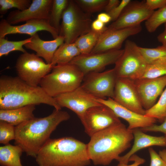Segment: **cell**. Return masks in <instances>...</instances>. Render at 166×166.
I'll use <instances>...</instances> for the list:
<instances>
[{
  "instance_id": "1",
  "label": "cell",
  "mask_w": 166,
  "mask_h": 166,
  "mask_svg": "<svg viewBox=\"0 0 166 166\" xmlns=\"http://www.w3.org/2000/svg\"><path fill=\"white\" fill-rule=\"evenodd\" d=\"M87 144L89 159L95 165H107L131 145L134 139L132 130L121 122L93 135Z\"/></svg>"
},
{
  "instance_id": "2",
  "label": "cell",
  "mask_w": 166,
  "mask_h": 166,
  "mask_svg": "<svg viewBox=\"0 0 166 166\" xmlns=\"http://www.w3.org/2000/svg\"><path fill=\"white\" fill-rule=\"evenodd\" d=\"M70 118L67 112L55 109L47 116L24 122L15 126V145L20 146L27 156L35 158L57 126Z\"/></svg>"
},
{
  "instance_id": "3",
  "label": "cell",
  "mask_w": 166,
  "mask_h": 166,
  "mask_svg": "<svg viewBox=\"0 0 166 166\" xmlns=\"http://www.w3.org/2000/svg\"><path fill=\"white\" fill-rule=\"evenodd\" d=\"M35 158L38 166H87L91 161L87 144L71 137L50 138Z\"/></svg>"
},
{
  "instance_id": "4",
  "label": "cell",
  "mask_w": 166,
  "mask_h": 166,
  "mask_svg": "<svg viewBox=\"0 0 166 166\" xmlns=\"http://www.w3.org/2000/svg\"><path fill=\"white\" fill-rule=\"evenodd\" d=\"M45 104L61 110L54 98L40 86H30L18 77L2 76L0 78V109H10L27 105Z\"/></svg>"
},
{
  "instance_id": "5",
  "label": "cell",
  "mask_w": 166,
  "mask_h": 166,
  "mask_svg": "<svg viewBox=\"0 0 166 166\" xmlns=\"http://www.w3.org/2000/svg\"><path fill=\"white\" fill-rule=\"evenodd\" d=\"M85 75L71 63L57 65L42 80L40 86L49 96L54 97L81 86Z\"/></svg>"
},
{
  "instance_id": "6",
  "label": "cell",
  "mask_w": 166,
  "mask_h": 166,
  "mask_svg": "<svg viewBox=\"0 0 166 166\" xmlns=\"http://www.w3.org/2000/svg\"><path fill=\"white\" fill-rule=\"evenodd\" d=\"M90 14L83 10L74 0H69L62 18L60 35L65 43H74L81 36L92 30Z\"/></svg>"
},
{
  "instance_id": "7",
  "label": "cell",
  "mask_w": 166,
  "mask_h": 166,
  "mask_svg": "<svg viewBox=\"0 0 166 166\" xmlns=\"http://www.w3.org/2000/svg\"><path fill=\"white\" fill-rule=\"evenodd\" d=\"M123 52L113 68L117 77L135 80L143 75L147 64L134 42L127 40Z\"/></svg>"
},
{
  "instance_id": "8",
  "label": "cell",
  "mask_w": 166,
  "mask_h": 166,
  "mask_svg": "<svg viewBox=\"0 0 166 166\" xmlns=\"http://www.w3.org/2000/svg\"><path fill=\"white\" fill-rule=\"evenodd\" d=\"M53 66L45 63L40 57L27 52L18 58L15 68L18 77L29 85L39 86L43 78L51 71Z\"/></svg>"
},
{
  "instance_id": "9",
  "label": "cell",
  "mask_w": 166,
  "mask_h": 166,
  "mask_svg": "<svg viewBox=\"0 0 166 166\" xmlns=\"http://www.w3.org/2000/svg\"><path fill=\"white\" fill-rule=\"evenodd\" d=\"M117 77L114 68L91 72L85 76L81 86L97 99L113 98Z\"/></svg>"
},
{
  "instance_id": "10",
  "label": "cell",
  "mask_w": 166,
  "mask_h": 166,
  "mask_svg": "<svg viewBox=\"0 0 166 166\" xmlns=\"http://www.w3.org/2000/svg\"><path fill=\"white\" fill-rule=\"evenodd\" d=\"M79 119L84 127L85 132L90 137L121 122L110 108L103 104L89 109Z\"/></svg>"
},
{
  "instance_id": "11",
  "label": "cell",
  "mask_w": 166,
  "mask_h": 166,
  "mask_svg": "<svg viewBox=\"0 0 166 166\" xmlns=\"http://www.w3.org/2000/svg\"><path fill=\"white\" fill-rule=\"evenodd\" d=\"M123 49L103 52L80 54L70 62L76 66L85 76L91 72H99L106 66L115 64L123 52Z\"/></svg>"
},
{
  "instance_id": "12",
  "label": "cell",
  "mask_w": 166,
  "mask_h": 166,
  "mask_svg": "<svg viewBox=\"0 0 166 166\" xmlns=\"http://www.w3.org/2000/svg\"><path fill=\"white\" fill-rule=\"evenodd\" d=\"M61 107H66L75 113L80 118L89 109L102 105L97 98L81 86L74 90L54 97Z\"/></svg>"
},
{
  "instance_id": "13",
  "label": "cell",
  "mask_w": 166,
  "mask_h": 166,
  "mask_svg": "<svg viewBox=\"0 0 166 166\" xmlns=\"http://www.w3.org/2000/svg\"><path fill=\"white\" fill-rule=\"evenodd\" d=\"M123 106L136 113L145 115L134 80L117 77L113 98Z\"/></svg>"
},
{
  "instance_id": "14",
  "label": "cell",
  "mask_w": 166,
  "mask_h": 166,
  "mask_svg": "<svg viewBox=\"0 0 166 166\" xmlns=\"http://www.w3.org/2000/svg\"><path fill=\"white\" fill-rule=\"evenodd\" d=\"M154 11L147 6L145 1H131L118 18L107 28L117 30L140 24L148 19Z\"/></svg>"
},
{
  "instance_id": "15",
  "label": "cell",
  "mask_w": 166,
  "mask_h": 166,
  "mask_svg": "<svg viewBox=\"0 0 166 166\" xmlns=\"http://www.w3.org/2000/svg\"><path fill=\"white\" fill-rule=\"evenodd\" d=\"M142 29L140 24L117 30H110L106 27L100 35L90 53L121 49L122 44L128 38L139 33Z\"/></svg>"
},
{
  "instance_id": "16",
  "label": "cell",
  "mask_w": 166,
  "mask_h": 166,
  "mask_svg": "<svg viewBox=\"0 0 166 166\" xmlns=\"http://www.w3.org/2000/svg\"><path fill=\"white\" fill-rule=\"evenodd\" d=\"M141 104L147 110L156 103L166 86V75L151 79H139L134 80Z\"/></svg>"
},
{
  "instance_id": "17",
  "label": "cell",
  "mask_w": 166,
  "mask_h": 166,
  "mask_svg": "<svg viewBox=\"0 0 166 166\" xmlns=\"http://www.w3.org/2000/svg\"><path fill=\"white\" fill-rule=\"evenodd\" d=\"M42 31L49 33L54 39L59 36L58 32L47 20H30L24 24L16 26L9 24L6 19H2L0 21V38H5L8 34H27L32 37L38 32Z\"/></svg>"
},
{
  "instance_id": "18",
  "label": "cell",
  "mask_w": 166,
  "mask_h": 166,
  "mask_svg": "<svg viewBox=\"0 0 166 166\" xmlns=\"http://www.w3.org/2000/svg\"><path fill=\"white\" fill-rule=\"evenodd\" d=\"M102 104L110 108L119 118H121L128 123V129L132 130L150 126L154 124L156 120L153 117L136 113L120 104L111 98L97 99Z\"/></svg>"
},
{
  "instance_id": "19",
  "label": "cell",
  "mask_w": 166,
  "mask_h": 166,
  "mask_svg": "<svg viewBox=\"0 0 166 166\" xmlns=\"http://www.w3.org/2000/svg\"><path fill=\"white\" fill-rule=\"evenodd\" d=\"M53 0H33L27 9L11 11L6 19L11 25L33 19L48 20Z\"/></svg>"
},
{
  "instance_id": "20",
  "label": "cell",
  "mask_w": 166,
  "mask_h": 166,
  "mask_svg": "<svg viewBox=\"0 0 166 166\" xmlns=\"http://www.w3.org/2000/svg\"><path fill=\"white\" fill-rule=\"evenodd\" d=\"M31 37V41L24 46L27 49L35 51L37 55L43 58L48 64H51L55 52L65 41L64 37L60 35L51 41L42 39L37 33Z\"/></svg>"
},
{
  "instance_id": "21",
  "label": "cell",
  "mask_w": 166,
  "mask_h": 166,
  "mask_svg": "<svg viewBox=\"0 0 166 166\" xmlns=\"http://www.w3.org/2000/svg\"><path fill=\"white\" fill-rule=\"evenodd\" d=\"M132 130L134 136L133 145L130 150L125 155L120 156L117 160L119 162L128 164L130 157L138 151L152 146L166 147V137L156 136L147 135L140 128Z\"/></svg>"
},
{
  "instance_id": "22",
  "label": "cell",
  "mask_w": 166,
  "mask_h": 166,
  "mask_svg": "<svg viewBox=\"0 0 166 166\" xmlns=\"http://www.w3.org/2000/svg\"><path fill=\"white\" fill-rule=\"evenodd\" d=\"M34 105L10 109L0 110V121L17 126L35 117L33 113L35 109Z\"/></svg>"
},
{
  "instance_id": "23",
  "label": "cell",
  "mask_w": 166,
  "mask_h": 166,
  "mask_svg": "<svg viewBox=\"0 0 166 166\" xmlns=\"http://www.w3.org/2000/svg\"><path fill=\"white\" fill-rule=\"evenodd\" d=\"M23 152L19 146L9 144L0 147V164L1 166H23L21 156Z\"/></svg>"
},
{
  "instance_id": "24",
  "label": "cell",
  "mask_w": 166,
  "mask_h": 166,
  "mask_svg": "<svg viewBox=\"0 0 166 166\" xmlns=\"http://www.w3.org/2000/svg\"><path fill=\"white\" fill-rule=\"evenodd\" d=\"M81 54L74 43H64L55 52L51 63L53 66L57 65L70 63L75 57Z\"/></svg>"
},
{
  "instance_id": "25",
  "label": "cell",
  "mask_w": 166,
  "mask_h": 166,
  "mask_svg": "<svg viewBox=\"0 0 166 166\" xmlns=\"http://www.w3.org/2000/svg\"><path fill=\"white\" fill-rule=\"evenodd\" d=\"M102 32H97L92 30L76 40L74 43L81 54H87L91 53Z\"/></svg>"
},
{
  "instance_id": "26",
  "label": "cell",
  "mask_w": 166,
  "mask_h": 166,
  "mask_svg": "<svg viewBox=\"0 0 166 166\" xmlns=\"http://www.w3.org/2000/svg\"><path fill=\"white\" fill-rule=\"evenodd\" d=\"M69 0H53L49 21L51 26L59 34L61 24L63 12L66 8Z\"/></svg>"
},
{
  "instance_id": "27",
  "label": "cell",
  "mask_w": 166,
  "mask_h": 166,
  "mask_svg": "<svg viewBox=\"0 0 166 166\" xmlns=\"http://www.w3.org/2000/svg\"><path fill=\"white\" fill-rule=\"evenodd\" d=\"M31 37L19 41H10L5 38H0V57L7 56L10 52L19 51L24 53L27 51L23 46L31 41Z\"/></svg>"
},
{
  "instance_id": "28",
  "label": "cell",
  "mask_w": 166,
  "mask_h": 166,
  "mask_svg": "<svg viewBox=\"0 0 166 166\" xmlns=\"http://www.w3.org/2000/svg\"><path fill=\"white\" fill-rule=\"evenodd\" d=\"M145 115L161 122L166 118V88L160 95L157 102L150 109L146 110Z\"/></svg>"
},
{
  "instance_id": "29",
  "label": "cell",
  "mask_w": 166,
  "mask_h": 166,
  "mask_svg": "<svg viewBox=\"0 0 166 166\" xmlns=\"http://www.w3.org/2000/svg\"><path fill=\"white\" fill-rule=\"evenodd\" d=\"M166 75V58L148 64L144 72L140 79H151Z\"/></svg>"
},
{
  "instance_id": "30",
  "label": "cell",
  "mask_w": 166,
  "mask_h": 166,
  "mask_svg": "<svg viewBox=\"0 0 166 166\" xmlns=\"http://www.w3.org/2000/svg\"><path fill=\"white\" fill-rule=\"evenodd\" d=\"M139 49L147 64L166 58V46L164 45L154 48L139 46Z\"/></svg>"
},
{
  "instance_id": "31",
  "label": "cell",
  "mask_w": 166,
  "mask_h": 166,
  "mask_svg": "<svg viewBox=\"0 0 166 166\" xmlns=\"http://www.w3.org/2000/svg\"><path fill=\"white\" fill-rule=\"evenodd\" d=\"M166 23V6L154 11L145 22V26L149 33L155 31L161 25Z\"/></svg>"
},
{
  "instance_id": "32",
  "label": "cell",
  "mask_w": 166,
  "mask_h": 166,
  "mask_svg": "<svg viewBox=\"0 0 166 166\" xmlns=\"http://www.w3.org/2000/svg\"><path fill=\"white\" fill-rule=\"evenodd\" d=\"M74 1L83 10L90 14L104 10L108 0H76Z\"/></svg>"
},
{
  "instance_id": "33",
  "label": "cell",
  "mask_w": 166,
  "mask_h": 166,
  "mask_svg": "<svg viewBox=\"0 0 166 166\" xmlns=\"http://www.w3.org/2000/svg\"><path fill=\"white\" fill-rule=\"evenodd\" d=\"M32 2L30 0H0V14H4L12 8L23 10L29 7Z\"/></svg>"
},
{
  "instance_id": "34",
  "label": "cell",
  "mask_w": 166,
  "mask_h": 166,
  "mask_svg": "<svg viewBox=\"0 0 166 166\" xmlns=\"http://www.w3.org/2000/svg\"><path fill=\"white\" fill-rule=\"evenodd\" d=\"M15 126L6 122L0 121V143L5 145L15 140Z\"/></svg>"
},
{
  "instance_id": "35",
  "label": "cell",
  "mask_w": 166,
  "mask_h": 166,
  "mask_svg": "<svg viewBox=\"0 0 166 166\" xmlns=\"http://www.w3.org/2000/svg\"><path fill=\"white\" fill-rule=\"evenodd\" d=\"M131 1L130 0H122L114 9L108 13L111 18V21H116L120 16L126 6Z\"/></svg>"
},
{
  "instance_id": "36",
  "label": "cell",
  "mask_w": 166,
  "mask_h": 166,
  "mask_svg": "<svg viewBox=\"0 0 166 166\" xmlns=\"http://www.w3.org/2000/svg\"><path fill=\"white\" fill-rule=\"evenodd\" d=\"M151 162L150 166H166V164L156 151L152 148H149Z\"/></svg>"
},
{
  "instance_id": "37",
  "label": "cell",
  "mask_w": 166,
  "mask_h": 166,
  "mask_svg": "<svg viewBox=\"0 0 166 166\" xmlns=\"http://www.w3.org/2000/svg\"><path fill=\"white\" fill-rule=\"evenodd\" d=\"M143 132H160L163 133L166 137V118L160 125L155 124L148 127L140 128Z\"/></svg>"
},
{
  "instance_id": "38",
  "label": "cell",
  "mask_w": 166,
  "mask_h": 166,
  "mask_svg": "<svg viewBox=\"0 0 166 166\" xmlns=\"http://www.w3.org/2000/svg\"><path fill=\"white\" fill-rule=\"evenodd\" d=\"M147 6L150 10H154L166 6V0H147L145 1Z\"/></svg>"
},
{
  "instance_id": "39",
  "label": "cell",
  "mask_w": 166,
  "mask_h": 166,
  "mask_svg": "<svg viewBox=\"0 0 166 166\" xmlns=\"http://www.w3.org/2000/svg\"><path fill=\"white\" fill-rule=\"evenodd\" d=\"M133 161V163L131 164L128 165L122 162H119L117 166H139L143 164L145 162L144 159L141 158L135 154L132 155L130 158L129 161Z\"/></svg>"
},
{
  "instance_id": "40",
  "label": "cell",
  "mask_w": 166,
  "mask_h": 166,
  "mask_svg": "<svg viewBox=\"0 0 166 166\" xmlns=\"http://www.w3.org/2000/svg\"><path fill=\"white\" fill-rule=\"evenodd\" d=\"M91 28L92 30L99 32L104 31L106 28L105 24L97 19L92 22Z\"/></svg>"
},
{
  "instance_id": "41",
  "label": "cell",
  "mask_w": 166,
  "mask_h": 166,
  "mask_svg": "<svg viewBox=\"0 0 166 166\" xmlns=\"http://www.w3.org/2000/svg\"><path fill=\"white\" fill-rule=\"evenodd\" d=\"M120 2L119 0H108L104 10L108 13L117 6Z\"/></svg>"
},
{
  "instance_id": "42",
  "label": "cell",
  "mask_w": 166,
  "mask_h": 166,
  "mask_svg": "<svg viewBox=\"0 0 166 166\" xmlns=\"http://www.w3.org/2000/svg\"><path fill=\"white\" fill-rule=\"evenodd\" d=\"M97 19L104 24H106L111 21V18L110 15L105 12L101 13L99 14Z\"/></svg>"
},
{
  "instance_id": "43",
  "label": "cell",
  "mask_w": 166,
  "mask_h": 166,
  "mask_svg": "<svg viewBox=\"0 0 166 166\" xmlns=\"http://www.w3.org/2000/svg\"><path fill=\"white\" fill-rule=\"evenodd\" d=\"M164 30L158 35L157 39L162 45L166 46V23L164 24Z\"/></svg>"
},
{
  "instance_id": "44",
  "label": "cell",
  "mask_w": 166,
  "mask_h": 166,
  "mask_svg": "<svg viewBox=\"0 0 166 166\" xmlns=\"http://www.w3.org/2000/svg\"><path fill=\"white\" fill-rule=\"evenodd\" d=\"M159 154L166 164V149L160 151Z\"/></svg>"
}]
</instances>
